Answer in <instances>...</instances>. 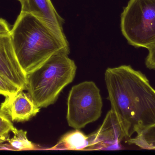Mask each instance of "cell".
I'll use <instances>...</instances> for the list:
<instances>
[{
    "label": "cell",
    "mask_w": 155,
    "mask_h": 155,
    "mask_svg": "<svg viewBox=\"0 0 155 155\" xmlns=\"http://www.w3.org/2000/svg\"><path fill=\"white\" fill-rule=\"evenodd\" d=\"M105 81L111 111L126 139L155 124V89L144 74L122 65L107 68Z\"/></svg>",
    "instance_id": "1"
},
{
    "label": "cell",
    "mask_w": 155,
    "mask_h": 155,
    "mask_svg": "<svg viewBox=\"0 0 155 155\" xmlns=\"http://www.w3.org/2000/svg\"><path fill=\"white\" fill-rule=\"evenodd\" d=\"M10 35L18 62L26 75L53 56L61 52L70 53L68 42L42 20L29 13L20 12Z\"/></svg>",
    "instance_id": "2"
},
{
    "label": "cell",
    "mask_w": 155,
    "mask_h": 155,
    "mask_svg": "<svg viewBox=\"0 0 155 155\" xmlns=\"http://www.w3.org/2000/svg\"><path fill=\"white\" fill-rule=\"evenodd\" d=\"M68 55L64 52L56 54L27 75L26 90L39 108L53 104L61 91L74 79L77 67Z\"/></svg>",
    "instance_id": "3"
},
{
    "label": "cell",
    "mask_w": 155,
    "mask_h": 155,
    "mask_svg": "<svg viewBox=\"0 0 155 155\" xmlns=\"http://www.w3.org/2000/svg\"><path fill=\"white\" fill-rule=\"evenodd\" d=\"M122 33L135 47L155 45V0H129L121 14Z\"/></svg>",
    "instance_id": "4"
},
{
    "label": "cell",
    "mask_w": 155,
    "mask_h": 155,
    "mask_svg": "<svg viewBox=\"0 0 155 155\" xmlns=\"http://www.w3.org/2000/svg\"><path fill=\"white\" fill-rule=\"evenodd\" d=\"M103 102L100 90L93 82L86 81L71 89L67 102V122L75 129L84 128L100 117Z\"/></svg>",
    "instance_id": "5"
},
{
    "label": "cell",
    "mask_w": 155,
    "mask_h": 155,
    "mask_svg": "<svg viewBox=\"0 0 155 155\" xmlns=\"http://www.w3.org/2000/svg\"><path fill=\"white\" fill-rule=\"evenodd\" d=\"M0 75L21 91L26 90L27 75L18 62L10 33L0 34Z\"/></svg>",
    "instance_id": "6"
},
{
    "label": "cell",
    "mask_w": 155,
    "mask_h": 155,
    "mask_svg": "<svg viewBox=\"0 0 155 155\" xmlns=\"http://www.w3.org/2000/svg\"><path fill=\"white\" fill-rule=\"evenodd\" d=\"M88 136L89 144L86 150L114 147L125 138L118 120L111 110L107 114L101 127Z\"/></svg>",
    "instance_id": "7"
},
{
    "label": "cell",
    "mask_w": 155,
    "mask_h": 155,
    "mask_svg": "<svg viewBox=\"0 0 155 155\" xmlns=\"http://www.w3.org/2000/svg\"><path fill=\"white\" fill-rule=\"evenodd\" d=\"M29 94L19 91L12 96L5 97L0 105V112L12 122L29 121L40 112Z\"/></svg>",
    "instance_id": "8"
},
{
    "label": "cell",
    "mask_w": 155,
    "mask_h": 155,
    "mask_svg": "<svg viewBox=\"0 0 155 155\" xmlns=\"http://www.w3.org/2000/svg\"><path fill=\"white\" fill-rule=\"evenodd\" d=\"M21 12L29 13L42 20L64 41L68 42L64 32L63 19L51 0H25L21 4Z\"/></svg>",
    "instance_id": "9"
},
{
    "label": "cell",
    "mask_w": 155,
    "mask_h": 155,
    "mask_svg": "<svg viewBox=\"0 0 155 155\" xmlns=\"http://www.w3.org/2000/svg\"><path fill=\"white\" fill-rule=\"evenodd\" d=\"M88 136L78 129L67 133L50 150H86Z\"/></svg>",
    "instance_id": "10"
},
{
    "label": "cell",
    "mask_w": 155,
    "mask_h": 155,
    "mask_svg": "<svg viewBox=\"0 0 155 155\" xmlns=\"http://www.w3.org/2000/svg\"><path fill=\"white\" fill-rule=\"evenodd\" d=\"M12 132L14 136L7 142L15 151H30L37 149L36 146L27 138V132L14 127Z\"/></svg>",
    "instance_id": "11"
},
{
    "label": "cell",
    "mask_w": 155,
    "mask_h": 155,
    "mask_svg": "<svg viewBox=\"0 0 155 155\" xmlns=\"http://www.w3.org/2000/svg\"><path fill=\"white\" fill-rule=\"evenodd\" d=\"M127 143L142 149L155 150V124L137 135L134 138L129 139Z\"/></svg>",
    "instance_id": "12"
},
{
    "label": "cell",
    "mask_w": 155,
    "mask_h": 155,
    "mask_svg": "<svg viewBox=\"0 0 155 155\" xmlns=\"http://www.w3.org/2000/svg\"><path fill=\"white\" fill-rule=\"evenodd\" d=\"M21 91L0 75V95L5 97L12 96Z\"/></svg>",
    "instance_id": "13"
},
{
    "label": "cell",
    "mask_w": 155,
    "mask_h": 155,
    "mask_svg": "<svg viewBox=\"0 0 155 155\" xmlns=\"http://www.w3.org/2000/svg\"><path fill=\"white\" fill-rule=\"evenodd\" d=\"M14 127L9 118L0 112V136L9 135Z\"/></svg>",
    "instance_id": "14"
},
{
    "label": "cell",
    "mask_w": 155,
    "mask_h": 155,
    "mask_svg": "<svg viewBox=\"0 0 155 155\" xmlns=\"http://www.w3.org/2000/svg\"><path fill=\"white\" fill-rule=\"evenodd\" d=\"M148 50L149 53L146 58V66L148 69L155 70V45Z\"/></svg>",
    "instance_id": "15"
},
{
    "label": "cell",
    "mask_w": 155,
    "mask_h": 155,
    "mask_svg": "<svg viewBox=\"0 0 155 155\" xmlns=\"http://www.w3.org/2000/svg\"><path fill=\"white\" fill-rule=\"evenodd\" d=\"M9 135L0 136V150H9L13 151L12 148L8 143H5L7 142L9 138Z\"/></svg>",
    "instance_id": "16"
},
{
    "label": "cell",
    "mask_w": 155,
    "mask_h": 155,
    "mask_svg": "<svg viewBox=\"0 0 155 155\" xmlns=\"http://www.w3.org/2000/svg\"><path fill=\"white\" fill-rule=\"evenodd\" d=\"M11 30L7 22L4 19L0 18V34H10Z\"/></svg>",
    "instance_id": "17"
},
{
    "label": "cell",
    "mask_w": 155,
    "mask_h": 155,
    "mask_svg": "<svg viewBox=\"0 0 155 155\" xmlns=\"http://www.w3.org/2000/svg\"><path fill=\"white\" fill-rule=\"evenodd\" d=\"M18 1H19L20 3H21V4L25 1V0H18Z\"/></svg>",
    "instance_id": "18"
}]
</instances>
